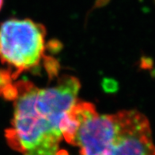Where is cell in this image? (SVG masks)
<instances>
[{"instance_id":"1","label":"cell","mask_w":155,"mask_h":155,"mask_svg":"<svg viewBox=\"0 0 155 155\" xmlns=\"http://www.w3.org/2000/svg\"><path fill=\"white\" fill-rule=\"evenodd\" d=\"M14 116L6 131L8 144L22 155H67L61 150L62 120L78 102L80 82L64 75L39 88L29 81L13 84Z\"/></svg>"},{"instance_id":"2","label":"cell","mask_w":155,"mask_h":155,"mask_svg":"<svg viewBox=\"0 0 155 155\" xmlns=\"http://www.w3.org/2000/svg\"><path fill=\"white\" fill-rule=\"evenodd\" d=\"M75 117L72 144L80 155H155L150 121L137 110L100 114L93 105L83 102Z\"/></svg>"},{"instance_id":"3","label":"cell","mask_w":155,"mask_h":155,"mask_svg":"<svg viewBox=\"0 0 155 155\" xmlns=\"http://www.w3.org/2000/svg\"><path fill=\"white\" fill-rule=\"evenodd\" d=\"M46 29L30 19L7 20L0 25V61L13 80L39 65L45 53Z\"/></svg>"},{"instance_id":"4","label":"cell","mask_w":155,"mask_h":155,"mask_svg":"<svg viewBox=\"0 0 155 155\" xmlns=\"http://www.w3.org/2000/svg\"><path fill=\"white\" fill-rule=\"evenodd\" d=\"M2 5H3V0H0V10H1Z\"/></svg>"}]
</instances>
